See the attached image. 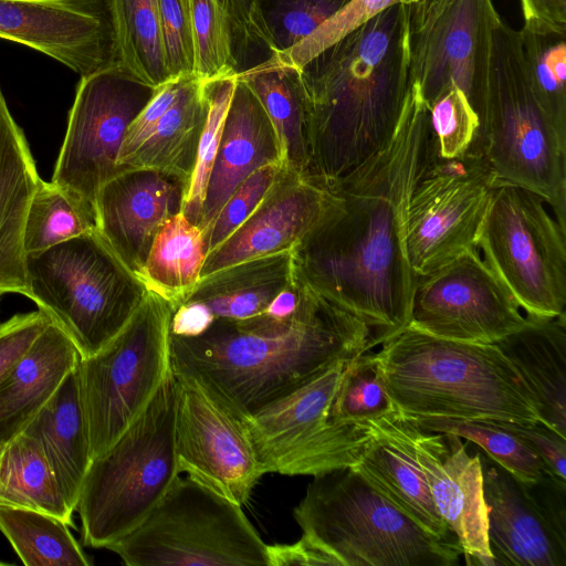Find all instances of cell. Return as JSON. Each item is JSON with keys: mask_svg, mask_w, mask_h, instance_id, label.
I'll use <instances>...</instances> for the list:
<instances>
[{"mask_svg": "<svg viewBox=\"0 0 566 566\" xmlns=\"http://www.w3.org/2000/svg\"><path fill=\"white\" fill-rule=\"evenodd\" d=\"M429 149V111L409 85L390 139L323 186L321 216L291 251L300 277L367 325L369 350L410 321L418 275L408 259L406 222Z\"/></svg>", "mask_w": 566, "mask_h": 566, "instance_id": "6da1fadb", "label": "cell"}, {"mask_svg": "<svg viewBox=\"0 0 566 566\" xmlns=\"http://www.w3.org/2000/svg\"><path fill=\"white\" fill-rule=\"evenodd\" d=\"M294 275L298 305L286 319L217 318L198 336L170 335L174 375L196 379L248 419L335 363L369 352L367 325Z\"/></svg>", "mask_w": 566, "mask_h": 566, "instance_id": "7a4b0ae2", "label": "cell"}, {"mask_svg": "<svg viewBox=\"0 0 566 566\" xmlns=\"http://www.w3.org/2000/svg\"><path fill=\"white\" fill-rule=\"evenodd\" d=\"M307 177L326 186L392 136L409 87L408 4H396L297 67Z\"/></svg>", "mask_w": 566, "mask_h": 566, "instance_id": "3957f363", "label": "cell"}, {"mask_svg": "<svg viewBox=\"0 0 566 566\" xmlns=\"http://www.w3.org/2000/svg\"><path fill=\"white\" fill-rule=\"evenodd\" d=\"M375 354L396 412L406 419L539 422L528 387L495 344L457 342L407 326Z\"/></svg>", "mask_w": 566, "mask_h": 566, "instance_id": "277c9868", "label": "cell"}, {"mask_svg": "<svg viewBox=\"0 0 566 566\" xmlns=\"http://www.w3.org/2000/svg\"><path fill=\"white\" fill-rule=\"evenodd\" d=\"M294 518L328 566H453L462 548L412 521L352 467L315 475Z\"/></svg>", "mask_w": 566, "mask_h": 566, "instance_id": "5b68a950", "label": "cell"}, {"mask_svg": "<svg viewBox=\"0 0 566 566\" xmlns=\"http://www.w3.org/2000/svg\"><path fill=\"white\" fill-rule=\"evenodd\" d=\"M471 147L483 154L497 185L537 193L566 229V140L531 90L518 30L501 15L491 31L481 127Z\"/></svg>", "mask_w": 566, "mask_h": 566, "instance_id": "8992f818", "label": "cell"}, {"mask_svg": "<svg viewBox=\"0 0 566 566\" xmlns=\"http://www.w3.org/2000/svg\"><path fill=\"white\" fill-rule=\"evenodd\" d=\"M176 379L170 368L144 411L93 458L75 511L84 545L106 548L137 526L180 474L175 452Z\"/></svg>", "mask_w": 566, "mask_h": 566, "instance_id": "52a82bcc", "label": "cell"}, {"mask_svg": "<svg viewBox=\"0 0 566 566\" xmlns=\"http://www.w3.org/2000/svg\"><path fill=\"white\" fill-rule=\"evenodd\" d=\"M24 269L28 297L83 358L104 348L148 293L97 231L27 254Z\"/></svg>", "mask_w": 566, "mask_h": 566, "instance_id": "ba28073f", "label": "cell"}, {"mask_svg": "<svg viewBox=\"0 0 566 566\" xmlns=\"http://www.w3.org/2000/svg\"><path fill=\"white\" fill-rule=\"evenodd\" d=\"M106 549L127 566H269L266 544L241 505L179 475L147 516Z\"/></svg>", "mask_w": 566, "mask_h": 566, "instance_id": "9c48e42d", "label": "cell"}, {"mask_svg": "<svg viewBox=\"0 0 566 566\" xmlns=\"http://www.w3.org/2000/svg\"><path fill=\"white\" fill-rule=\"evenodd\" d=\"M172 305L149 292L127 325L77 361L93 458L144 411L170 370Z\"/></svg>", "mask_w": 566, "mask_h": 566, "instance_id": "30bf717a", "label": "cell"}, {"mask_svg": "<svg viewBox=\"0 0 566 566\" xmlns=\"http://www.w3.org/2000/svg\"><path fill=\"white\" fill-rule=\"evenodd\" d=\"M544 199L525 188L497 185L476 249L526 315L566 314V229Z\"/></svg>", "mask_w": 566, "mask_h": 566, "instance_id": "8fae6325", "label": "cell"}, {"mask_svg": "<svg viewBox=\"0 0 566 566\" xmlns=\"http://www.w3.org/2000/svg\"><path fill=\"white\" fill-rule=\"evenodd\" d=\"M348 360L335 363L247 419L264 474L315 476L359 460L374 436L371 426L331 418Z\"/></svg>", "mask_w": 566, "mask_h": 566, "instance_id": "7c38bea8", "label": "cell"}, {"mask_svg": "<svg viewBox=\"0 0 566 566\" xmlns=\"http://www.w3.org/2000/svg\"><path fill=\"white\" fill-rule=\"evenodd\" d=\"M496 186L479 149L471 147L461 156L441 158L433 153L430 138L406 222L408 259L418 276L476 249L478 234Z\"/></svg>", "mask_w": 566, "mask_h": 566, "instance_id": "4fadbf2b", "label": "cell"}, {"mask_svg": "<svg viewBox=\"0 0 566 566\" xmlns=\"http://www.w3.org/2000/svg\"><path fill=\"white\" fill-rule=\"evenodd\" d=\"M493 0H419L408 4L409 85L428 107L444 90H461L480 123L484 107Z\"/></svg>", "mask_w": 566, "mask_h": 566, "instance_id": "5bb4252c", "label": "cell"}, {"mask_svg": "<svg viewBox=\"0 0 566 566\" xmlns=\"http://www.w3.org/2000/svg\"><path fill=\"white\" fill-rule=\"evenodd\" d=\"M155 90L116 63L81 76L51 181L94 207L120 171L125 133Z\"/></svg>", "mask_w": 566, "mask_h": 566, "instance_id": "9a60e30c", "label": "cell"}, {"mask_svg": "<svg viewBox=\"0 0 566 566\" xmlns=\"http://www.w3.org/2000/svg\"><path fill=\"white\" fill-rule=\"evenodd\" d=\"M174 376L179 472L242 506L264 475L247 419L196 379Z\"/></svg>", "mask_w": 566, "mask_h": 566, "instance_id": "2e32d148", "label": "cell"}, {"mask_svg": "<svg viewBox=\"0 0 566 566\" xmlns=\"http://www.w3.org/2000/svg\"><path fill=\"white\" fill-rule=\"evenodd\" d=\"M525 322L516 301L474 249L418 276L408 326L440 338L494 344Z\"/></svg>", "mask_w": 566, "mask_h": 566, "instance_id": "e0dca14e", "label": "cell"}, {"mask_svg": "<svg viewBox=\"0 0 566 566\" xmlns=\"http://www.w3.org/2000/svg\"><path fill=\"white\" fill-rule=\"evenodd\" d=\"M369 423L397 440L417 462L465 563L493 566L479 451L471 454L462 438L421 429L398 413Z\"/></svg>", "mask_w": 566, "mask_h": 566, "instance_id": "ac0fdd59", "label": "cell"}, {"mask_svg": "<svg viewBox=\"0 0 566 566\" xmlns=\"http://www.w3.org/2000/svg\"><path fill=\"white\" fill-rule=\"evenodd\" d=\"M0 39L87 75L115 62L106 0H0Z\"/></svg>", "mask_w": 566, "mask_h": 566, "instance_id": "d6986e66", "label": "cell"}, {"mask_svg": "<svg viewBox=\"0 0 566 566\" xmlns=\"http://www.w3.org/2000/svg\"><path fill=\"white\" fill-rule=\"evenodd\" d=\"M190 182L150 168H126L108 179L95 202L96 230L140 281L161 227L182 212Z\"/></svg>", "mask_w": 566, "mask_h": 566, "instance_id": "ffe728a7", "label": "cell"}, {"mask_svg": "<svg viewBox=\"0 0 566 566\" xmlns=\"http://www.w3.org/2000/svg\"><path fill=\"white\" fill-rule=\"evenodd\" d=\"M325 200V187L282 167L248 219L206 255L200 279L245 260L292 251L317 221Z\"/></svg>", "mask_w": 566, "mask_h": 566, "instance_id": "44dd1931", "label": "cell"}, {"mask_svg": "<svg viewBox=\"0 0 566 566\" xmlns=\"http://www.w3.org/2000/svg\"><path fill=\"white\" fill-rule=\"evenodd\" d=\"M493 566H566V535L542 511L524 482L479 451Z\"/></svg>", "mask_w": 566, "mask_h": 566, "instance_id": "7402d4cb", "label": "cell"}, {"mask_svg": "<svg viewBox=\"0 0 566 566\" xmlns=\"http://www.w3.org/2000/svg\"><path fill=\"white\" fill-rule=\"evenodd\" d=\"M282 165L273 125L263 106L237 77L206 187L199 227L203 234L234 189L256 169Z\"/></svg>", "mask_w": 566, "mask_h": 566, "instance_id": "603a6c76", "label": "cell"}, {"mask_svg": "<svg viewBox=\"0 0 566 566\" xmlns=\"http://www.w3.org/2000/svg\"><path fill=\"white\" fill-rule=\"evenodd\" d=\"M40 180L27 138L0 86V295L28 297L22 233Z\"/></svg>", "mask_w": 566, "mask_h": 566, "instance_id": "cb8c5ba5", "label": "cell"}, {"mask_svg": "<svg viewBox=\"0 0 566 566\" xmlns=\"http://www.w3.org/2000/svg\"><path fill=\"white\" fill-rule=\"evenodd\" d=\"M525 317L494 344L528 387L539 422L566 438V314Z\"/></svg>", "mask_w": 566, "mask_h": 566, "instance_id": "d4e9b609", "label": "cell"}, {"mask_svg": "<svg viewBox=\"0 0 566 566\" xmlns=\"http://www.w3.org/2000/svg\"><path fill=\"white\" fill-rule=\"evenodd\" d=\"M78 359L74 344L51 322L0 380V447L22 432Z\"/></svg>", "mask_w": 566, "mask_h": 566, "instance_id": "484cf974", "label": "cell"}, {"mask_svg": "<svg viewBox=\"0 0 566 566\" xmlns=\"http://www.w3.org/2000/svg\"><path fill=\"white\" fill-rule=\"evenodd\" d=\"M22 432L41 447L67 504L75 511L93 460L77 364Z\"/></svg>", "mask_w": 566, "mask_h": 566, "instance_id": "4316f807", "label": "cell"}, {"mask_svg": "<svg viewBox=\"0 0 566 566\" xmlns=\"http://www.w3.org/2000/svg\"><path fill=\"white\" fill-rule=\"evenodd\" d=\"M293 279L292 252L273 253L200 279L185 301L203 304L214 319L242 321L263 313Z\"/></svg>", "mask_w": 566, "mask_h": 566, "instance_id": "83f0119b", "label": "cell"}, {"mask_svg": "<svg viewBox=\"0 0 566 566\" xmlns=\"http://www.w3.org/2000/svg\"><path fill=\"white\" fill-rule=\"evenodd\" d=\"M369 424L374 436L352 468L427 532L458 541L439 514L427 479L411 454L387 432Z\"/></svg>", "mask_w": 566, "mask_h": 566, "instance_id": "f1b7e54d", "label": "cell"}, {"mask_svg": "<svg viewBox=\"0 0 566 566\" xmlns=\"http://www.w3.org/2000/svg\"><path fill=\"white\" fill-rule=\"evenodd\" d=\"M253 92L275 130L282 166L307 177L308 154L304 92L297 67L275 56L237 73Z\"/></svg>", "mask_w": 566, "mask_h": 566, "instance_id": "f546056e", "label": "cell"}, {"mask_svg": "<svg viewBox=\"0 0 566 566\" xmlns=\"http://www.w3.org/2000/svg\"><path fill=\"white\" fill-rule=\"evenodd\" d=\"M207 113L203 83L187 77L175 103L123 169L150 168L190 182Z\"/></svg>", "mask_w": 566, "mask_h": 566, "instance_id": "4dcf8cb0", "label": "cell"}, {"mask_svg": "<svg viewBox=\"0 0 566 566\" xmlns=\"http://www.w3.org/2000/svg\"><path fill=\"white\" fill-rule=\"evenodd\" d=\"M350 0H253L233 41L237 73L258 52L265 60L311 35Z\"/></svg>", "mask_w": 566, "mask_h": 566, "instance_id": "1f68e13d", "label": "cell"}, {"mask_svg": "<svg viewBox=\"0 0 566 566\" xmlns=\"http://www.w3.org/2000/svg\"><path fill=\"white\" fill-rule=\"evenodd\" d=\"M0 505L46 513L74 527V511L45 454L23 432L0 447Z\"/></svg>", "mask_w": 566, "mask_h": 566, "instance_id": "d6a6232c", "label": "cell"}, {"mask_svg": "<svg viewBox=\"0 0 566 566\" xmlns=\"http://www.w3.org/2000/svg\"><path fill=\"white\" fill-rule=\"evenodd\" d=\"M206 255L202 229L180 212L169 219L157 233L142 282L149 292L176 307L199 282Z\"/></svg>", "mask_w": 566, "mask_h": 566, "instance_id": "836d02e7", "label": "cell"}, {"mask_svg": "<svg viewBox=\"0 0 566 566\" xmlns=\"http://www.w3.org/2000/svg\"><path fill=\"white\" fill-rule=\"evenodd\" d=\"M115 62L144 83L158 87L171 80L165 61L158 0H106Z\"/></svg>", "mask_w": 566, "mask_h": 566, "instance_id": "e575fe53", "label": "cell"}, {"mask_svg": "<svg viewBox=\"0 0 566 566\" xmlns=\"http://www.w3.org/2000/svg\"><path fill=\"white\" fill-rule=\"evenodd\" d=\"M0 532L27 566H91L63 521L34 510L0 505Z\"/></svg>", "mask_w": 566, "mask_h": 566, "instance_id": "d590c367", "label": "cell"}, {"mask_svg": "<svg viewBox=\"0 0 566 566\" xmlns=\"http://www.w3.org/2000/svg\"><path fill=\"white\" fill-rule=\"evenodd\" d=\"M95 231L96 219L92 205L52 181L40 180L23 226L22 244L25 255Z\"/></svg>", "mask_w": 566, "mask_h": 566, "instance_id": "8d00e7d4", "label": "cell"}, {"mask_svg": "<svg viewBox=\"0 0 566 566\" xmlns=\"http://www.w3.org/2000/svg\"><path fill=\"white\" fill-rule=\"evenodd\" d=\"M409 420L421 429L452 433L479 446L481 451L521 482H535L549 474L535 451L522 439L501 427L496 420L459 418Z\"/></svg>", "mask_w": 566, "mask_h": 566, "instance_id": "74e56055", "label": "cell"}, {"mask_svg": "<svg viewBox=\"0 0 566 566\" xmlns=\"http://www.w3.org/2000/svg\"><path fill=\"white\" fill-rule=\"evenodd\" d=\"M518 32L531 90L566 140V34L534 31L524 25Z\"/></svg>", "mask_w": 566, "mask_h": 566, "instance_id": "f35d334b", "label": "cell"}, {"mask_svg": "<svg viewBox=\"0 0 566 566\" xmlns=\"http://www.w3.org/2000/svg\"><path fill=\"white\" fill-rule=\"evenodd\" d=\"M396 413L376 354L367 352L348 360L331 407V418L369 424Z\"/></svg>", "mask_w": 566, "mask_h": 566, "instance_id": "ab89813d", "label": "cell"}, {"mask_svg": "<svg viewBox=\"0 0 566 566\" xmlns=\"http://www.w3.org/2000/svg\"><path fill=\"white\" fill-rule=\"evenodd\" d=\"M193 75L201 82L237 74L228 14L220 0H189Z\"/></svg>", "mask_w": 566, "mask_h": 566, "instance_id": "60d3db41", "label": "cell"}, {"mask_svg": "<svg viewBox=\"0 0 566 566\" xmlns=\"http://www.w3.org/2000/svg\"><path fill=\"white\" fill-rule=\"evenodd\" d=\"M235 81L237 74L202 82L208 113L199 140L196 166L182 209L184 216L196 226L200 224L206 187L218 150Z\"/></svg>", "mask_w": 566, "mask_h": 566, "instance_id": "b9f144b4", "label": "cell"}, {"mask_svg": "<svg viewBox=\"0 0 566 566\" xmlns=\"http://www.w3.org/2000/svg\"><path fill=\"white\" fill-rule=\"evenodd\" d=\"M433 153L454 158L467 153L480 133V118L464 93L452 85L428 107Z\"/></svg>", "mask_w": 566, "mask_h": 566, "instance_id": "7bdbcfd3", "label": "cell"}, {"mask_svg": "<svg viewBox=\"0 0 566 566\" xmlns=\"http://www.w3.org/2000/svg\"><path fill=\"white\" fill-rule=\"evenodd\" d=\"M419 0H350L311 35L291 48L274 54L281 62L300 67L314 55L365 22L396 4H411Z\"/></svg>", "mask_w": 566, "mask_h": 566, "instance_id": "ee69618b", "label": "cell"}, {"mask_svg": "<svg viewBox=\"0 0 566 566\" xmlns=\"http://www.w3.org/2000/svg\"><path fill=\"white\" fill-rule=\"evenodd\" d=\"M282 165H265L244 179L230 195L205 232L207 254L238 229L259 206Z\"/></svg>", "mask_w": 566, "mask_h": 566, "instance_id": "f6af8a7d", "label": "cell"}, {"mask_svg": "<svg viewBox=\"0 0 566 566\" xmlns=\"http://www.w3.org/2000/svg\"><path fill=\"white\" fill-rule=\"evenodd\" d=\"M158 11L165 61L170 77L195 76L189 0H158Z\"/></svg>", "mask_w": 566, "mask_h": 566, "instance_id": "bcb514c9", "label": "cell"}, {"mask_svg": "<svg viewBox=\"0 0 566 566\" xmlns=\"http://www.w3.org/2000/svg\"><path fill=\"white\" fill-rule=\"evenodd\" d=\"M186 78L187 77L171 78L156 87L150 101L130 123L125 133L117 160L119 170H123L126 161L146 142L159 119L175 103Z\"/></svg>", "mask_w": 566, "mask_h": 566, "instance_id": "7dc6e473", "label": "cell"}, {"mask_svg": "<svg viewBox=\"0 0 566 566\" xmlns=\"http://www.w3.org/2000/svg\"><path fill=\"white\" fill-rule=\"evenodd\" d=\"M51 323L42 311L17 314L0 323V380Z\"/></svg>", "mask_w": 566, "mask_h": 566, "instance_id": "c3c4849f", "label": "cell"}, {"mask_svg": "<svg viewBox=\"0 0 566 566\" xmlns=\"http://www.w3.org/2000/svg\"><path fill=\"white\" fill-rule=\"evenodd\" d=\"M497 422L531 447L545 463L549 474L566 482V438L541 422Z\"/></svg>", "mask_w": 566, "mask_h": 566, "instance_id": "681fc988", "label": "cell"}, {"mask_svg": "<svg viewBox=\"0 0 566 566\" xmlns=\"http://www.w3.org/2000/svg\"><path fill=\"white\" fill-rule=\"evenodd\" d=\"M269 566H323L325 557L303 536L293 544L266 545Z\"/></svg>", "mask_w": 566, "mask_h": 566, "instance_id": "f907efd6", "label": "cell"}, {"mask_svg": "<svg viewBox=\"0 0 566 566\" xmlns=\"http://www.w3.org/2000/svg\"><path fill=\"white\" fill-rule=\"evenodd\" d=\"M214 321L207 306L195 301H185L174 307L170 335L195 337L202 334Z\"/></svg>", "mask_w": 566, "mask_h": 566, "instance_id": "816d5d0a", "label": "cell"}, {"mask_svg": "<svg viewBox=\"0 0 566 566\" xmlns=\"http://www.w3.org/2000/svg\"><path fill=\"white\" fill-rule=\"evenodd\" d=\"M297 305L298 284L294 275L292 284L275 296L263 313L274 319H286L295 313Z\"/></svg>", "mask_w": 566, "mask_h": 566, "instance_id": "f5cc1de1", "label": "cell"}, {"mask_svg": "<svg viewBox=\"0 0 566 566\" xmlns=\"http://www.w3.org/2000/svg\"><path fill=\"white\" fill-rule=\"evenodd\" d=\"M229 19L231 34H232V44L235 38L239 35L249 7L253 2V0H220Z\"/></svg>", "mask_w": 566, "mask_h": 566, "instance_id": "db71d44e", "label": "cell"}, {"mask_svg": "<svg viewBox=\"0 0 566 566\" xmlns=\"http://www.w3.org/2000/svg\"><path fill=\"white\" fill-rule=\"evenodd\" d=\"M8 565H11V564H8L7 562L0 560V566H8Z\"/></svg>", "mask_w": 566, "mask_h": 566, "instance_id": "11a10c76", "label": "cell"}, {"mask_svg": "<svg viewBox=\"0 0 566 566\" xmlns=\"http://www.w3.org/2000/svg\"><path fill=\"white\" fill-rule=\"evenodd\" d=\"M0 297H1V295H0ZM0 323H1V321H0Z\"/></svg>", "mask_w": 566, "mask_h": 566, "instance_id": "9f6ffc18", "label": "cell"}]
</instances>
